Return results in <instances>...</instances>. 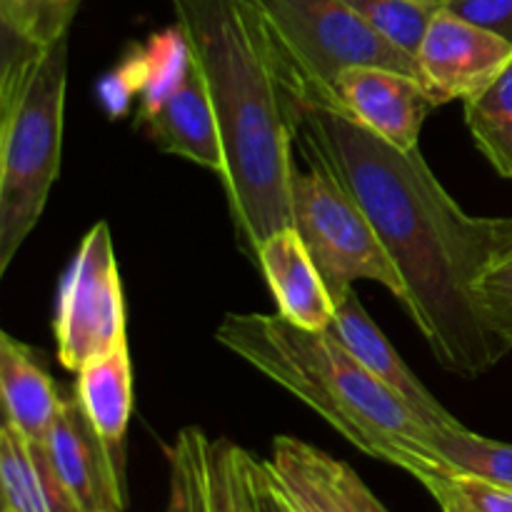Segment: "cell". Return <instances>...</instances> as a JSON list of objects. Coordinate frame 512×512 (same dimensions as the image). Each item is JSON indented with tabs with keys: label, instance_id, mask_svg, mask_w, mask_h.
I'll list each match as a JSON object with an SVG mask.
<instances>
[{
	"label": "cell",
	"instance_id": "1",
	"mask_svg": "<svg viewBox=\"0 0 512 512\" xmlns=\"http://www.w3.org/2000/svg\"><path fill=\"white\" fill-rule=\"evenodd\" d=\"M295 143L323 160L368 213L405 283L403 308L435 360L463 378L498 365L510 350L478 305V283L498 253V218L465 213L420 148H395L335 110L305 108Z\"/></svg>",
	"mask_w": 512,
	"mask_h": 512
},
{
	"label": "cell",
	"instance_id": "2",
	"mask_svg": "<svg viewBox=\"0 0 512 512\" xmlns=\"http://www.w3.org/2000/svg\"><path fill=\"white\" fill-rule=\"evenodd\" d=\"M225 155L220 178L243 250L293 225V145L305 103L260 0H173Z\"/></svg>",
	"mask_w": 512,
	"mask_h": 512
},
{
	"label": "cell",
	"instance_id": "3",
	"mask_svg": "<svg viewBox=\"0 0 512 512\" xmlns=\"http://www.w3.org/2000/svg\"><path fill=\"white\" fill-rule=\"evenodd\" d=\"M215 338L370 458L410 475L433 465L430 440L440 428L385 388L328 330L300 328L283 315L230 313Z\"/></svg>",
	"mask_w": 512,
	"mask_h": 512
},
{
	"label": "cell",
	"instance_id": "4",
	"mask_svg": "<svg viewBox=\"0 0 512 512\" xmlns=\"http://www.w3.org/2000/svg\"><path fill=\"white\" fill-rule=\"evenodd\" d=\"M68 43L28 50L3 43L0 60V273L43 215L60 170Z\"/></svg>",
	"mask_w": 512,
	"mask_h": 512
},
{
	"label": "cell",
	"instance_id": "5",
	"mask_svg": "<svg viewBox=\"0 0 512 512\" xmlns=\"http://www.w3.org/2000/svg\"><path fill=\"white\" fill-rule=\"evenodd\" d=\"M260 3L305 108H330L335 78L358 65H380L420 78L418 60L370 28L343 0Z\"/></svg>",
	"mask_w": 512,
	"mask_h": 512
},
{
	"label": "cell",
	"instance_id": "6",
	"mask_svg": "<svg viewBox=\"0 0 512 512\" xmlns=\"http://www.w3.org/2000/svg\"><path fill=\"white\" fill-rule=\"evenodd\" d=\"M305 160L308 170L295 165L293 173V228L318 265L333 300L353 290L355 280H375L405 303L403 278L368 213L323 160L313 155H305Z\"/></svg>",
	"mask_w": 512,
	"mask_h": 512
},
{
	"label": "cell",
	"instance_id": "7",
	"mask_svg": "<svg viewBox=\"0 0 512 512\" xmlns=\"http://www.w3.org/2000/svg\"><path fill=\"white\" fill-rule=\"evenodd\" d=\"M55 355L70 373L125 340V300L108 223L85 233L63 285L53 320Z\"/></svg>",
	"mask_w": 512,
	"mask_h": 512
},
{
	"label": "cell",
	"instance_id": "8",
	"mask_svg": "<svg viewBox=\"0 0 512 512\" xmlns=\"http://www.w3.org/2000/svg\"><path fill=\"white\" fill-rule=\"evenodd\" d=\"M418 68L440 105L488 88L512 60V40L440 8L420 43Z\"/></svg>",
	"mask_w": 512,
	"mask_h": 512
},
{
	"label": "cell",
	"instance_id": "9",
	"mask_svg": "<svg viewBox=\"0 0 512 512\" xmlns=\"http://www.w3.org/2000/svg\"><path fill=\"white\" fill-rule=\"evenodd\" d=\"M438 105L433 90L418 75L358 65L335 78L333 105L325 110L345 115L395 148L413 150L420 148V130Z\"/></svg>",
	"mask_w": 512,
	"mask_h": 512
},
{
	"label": "cell",
	"instance_id": "10",
	"mask_svg": "<svg viewBox=\"0 0 512 512\" xmlns=\"http://www.w3.org/2000/svg\"><path fill=\"white\" fill-rule=\"evenodd\" d=\"M45 453L60 483L83 512H123V455L115 453L85 415L78 395L65 398Z\"/></svg>",
	"mask_w": 512,
	"mask_h": 512
},
{
	"label": "cell",
	"instance_id": "11",
	"mask_svg": "<svg viewBox=\"0 0 512 512\" xmlns=\"http://www.w3.org/2000/svg\"><path fill=\"white\" fill-rule=\"evenodd\" d=\"M328 333H333L385 388L393 390L403 403H408L433 428H458V425H463L420 383L418 375L400 358L398 350L390 345L383 330L373 323V318L363 308L355 290H348L343 298L335 300V318L330 323Z\"/></svg>",
	"mask_w": 512,
	"mask_h": 512
},
{
	"label": "cell",
	"instance_id": "12",
	"mask_svg": "<svg viewBox=\"0 0 512 512\" xmlns=\"http://www.w3.org/2000/svg\"><path fill=\"white\" fill-rule=\"evenodd\" d=\"M140 123L148 128L150 138L168 155L203 165L210 173L223 178L225 155L220 143L218 118H215L213 100H210L208 83L200 73L198 63L190 55V68L178 88Z\"/></svg>",
	"mask_w": 512,
	"mask_h": 512
},
{
	"label": "cell",
	"instance_id": "13",
	"mask_svg": "<svg viewBox=\"0 0 512 512\" xmlns=\"http://www.w3.org/2000/svg\"><path fill=\"white\" fill-rule=\"evenodd\" d=\"M255 263L263 270L265 283L278 305V315L300 328H330L335 318V300L293 225L265 238Z\"/></svg>",
	"mask_w": 512,
	"mask_h": 512
},
{
	"label": "cell",
	"instance_id": "14",
	"mask_svg": "<svg viewBox=\"0 0 512 512\" xmlns=\"http://www.w3.org/2000/svg\"><path fill=\"white\" fill-rule=\"evenodd\" d=\"M0 395L5 423L13 425L28 443L45 445L63 413L65 398L40 368L33 350L10 333H0Z\"/></svg>",
	"mask_w": 512,
	"mask_h": 512
},
{
	"label": "cell",
	"instance_id": "15",
	"mask_svg": "<svg viewBox=\"0 0 512 512\" xmlns=\"http://www.w3.org/2000/svg\"><path fill=\"white\" fill-rule=\"evenodd\" d=\"M263 468L288 512H350L330 473V455L310 443L278 435Z\"/></svg>",
	"mask_w": 512,
	"mask_h": 512
},
{
	"label": "cell",
	"instance_id": "16",
	"mask_svg": "<svg viewBox=\"0 0 512 512\" xmlns=\"http://www.w3.org/2000/svg\"><path fill=\"white\" fill-rule=\"evenodd\" d=\"M75 395L100 438L123 455L133 413V365L128 343L90 360L75 373Z\"/></svg>",
	"mask_w": 512,
	"mask_h": 512
},
{
	"label": "cell",
	"instance_id": "17",
	"mask_svg": "<svg viewBox=\"0 0 512 512\" xmlns=\"http://www.w3.org/2000/svg\"><path fill=\"white\" fill-rule=\"evenodd\" d=\"M430 453H433V465L420 473L440 470V473L468 475L483 483L512 488V445L508 443L483 438L465 425H458V428L435 430Z\"/></svg>",
	"mask_w": 512,
	"mask_h": 512
},
{
	"label": "cell",
	"instance_id": "18",
	"mask_svg": "<svg viewBox=\"0 0 512 512\" xmlns=\"http://www.w3.org/2000/svg\"><path fill=\"white\" fill-rule=\"evenodd\" d=\"M465 103V123L480 153L512 180V60L508 68Z\"/></svg>",
	"mask_w": 512,
	"mask_h": 512
},
{
	"label": "cell",
	"instance_id": "19",
	"mask_svg": "<svg viewBox=\"0 0 512 512\" xmlns=\"http://www.w3.org/2000/svg\"><path fill=\"white\" fill-rule=\"evenodd\" d=\"M205 490L210 512H260L253 455L228 438L208 440Z\"/></svg>",
	"mask_w": 512,
	"mask_h": 512
},
{
	"label": "cell",
	"instance_id": "20",
	"mask_svg": "<svg viewBox=\"0 0 512 512\" xmlns=\"http://www.w3.org/2000/svg\"><path fill=\"white\" fill-rule=\"evenodd\" d=\"M83 0H0V30L5 45L50 50L68 38Z\"/></svg>",
	"mask_w": 512,
	"mask_h": 512
},
{
	"label": "cell",
	"instance_id": "21",
	"mask_svg": "<svg viewBox=\"0 0 512 512\" xmlns=\"http://www.w3.org/2000/svg\"><path fill=\"white\" fill-rule=\"evenodd\" d=\"M0 483L3 512H50L33 445L8 423L0 430Z\"/></svg>",
	"mask_w": 512,
	"mask_h": 512
},
{
	"label": "cell",
	"instance_id": "22",
	"mask_svg": "<svg viewBox=\"0 0 512 512\" xmlns=\"http://www.w3.org/2000/svg\"><path fill=\"white\" fill-rule=\"evenodd\" d=\"M343 3L350 5L370 28L378 30L383 38L413 58L428 33L430 20L443 8V0H343Z\"/></svg>",
	"mask_w": 512,
	"mask_h": 512
},
{
	"label": "cell",
	"instance_id": "23",
	"mask_svg": "<svg viewBox=\"0 0 512 512\" xmlns=\"http://www.w3.org/2000/svg\"><path fill=\"white\" fill-rule=\"evenodd\" d=\"M205 433L200 428H185L175 435L168 448V503L163 512H198L200 465L205 453Z\"/></svg>",
	"mask_w": 512,
	"mask_h": 512
},
{
	"label": "cell",
	"instance_id": "24",
	"mask_svg": "<svg viewBox=\"0 0 512 512\" xmlns=\"http://www.w3.org/2000/svg\"><path fill=\"white\" fill-rule=\"evenodd\" d=\"M478 305L490 333L512 350V260L493 265L480 278Z\"/></svg>",
	"mask_w": 512,
	"mask_h": 512
},
{
	"label": "cell",
	"instance_id": "25",
	"mask_svg": "<svg viewBox=\"0 0 512 512\" xmlns=\"http://www.w3.org/2000/svg\"><path fill=\"white\" fill-rule=\"evenodd\" d=\"M443 8L512 40V0H443Z\"/></svg>",
	"mask_w": 512,
	"mask_h": 512
},
{
	"label": "cell",
	"instance_id": "26",
	"mask_svg": "<svg viewBox=\"0 0 512 512\" xmlns=\"http://www.w3.org/2000/svg\"><path fill=\"white\" fill-rule=\"evenodd\" d=\"M330 473H333L335 485H338L350 512H388L348 463L330 458Z\"/></svg>",
	"mask_w": 512,
	"mask_h": 512
},
{
	"label": "cell",
	"instance_id": "27",
	"mask_svg": "<svg viewBox=\"0 0 512 512\" xmlns=\"http://www.w3.org/2000/svg\"><path fill=\"white\" fill-rule=\"evenodd\" d=\"M255 488H258V505L260 512H288L283 500L275 493L273 483H270L268 473L263 468V460H255Z\"/></svg>",
	"mask_w": 512,
	"mask_h": 512
},
{
	"label": "cell",
	"instance_id": "28",
	"mask_svg": "<svg viewBox=\"0 0 512 512\" xmlns=\"http://www.w3.org/2000/svg\"><path fill=\"white\" fill-rule=\"evenodd\" d=\"M512 260V218H498V253L495 265Z\"/></svg>",
	"mask_w": 512,
	"mask_h": 512
}]
</instances>
